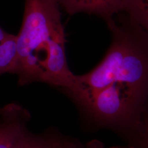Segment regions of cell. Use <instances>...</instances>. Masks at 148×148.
<instances>
[{"instance_id": "2", "label": "cell", "mask_w": 148, "mask_h": 148, "mask_svg": "<svg viewBox=\"0 0 148 148\" xmlns=\"http://www.w3.org/2000/svg\"><path fill=\"white\" fill-rule=\"evenodd\" d=\"M116 16L106 24L110 40L102 60L75 75L76 86L65 92L72 100L116 84L145 104L148 101V32L122 12Z\"/></svg>"}, {"instance_id": "7", "label": "cell", "mask_w": 148, "mask_h": 148, "mask_svg": "<svg viewBox=\"0 0 148 148\" xmlns=\"http://www.w3.org/2000/svg\"><path fill=\"white\" fill-rule=\"evenodd\" d=\"M123 140L126 148H148V101L136 125Z\"/></svg>"}, {"instance_id": "10", "label": "cell", "mask_w": 148, "mask_h": 148, "mask_svg": "<svg viewBox=\"0 0 148 148\" xmlns=\"http://www.w3.org/2000/svg\"><path fill=\"white\" fill-rule=\"evenodd\" d=\"M47 148H105L101 142L92 140L83 144L69 137H66L58 132H53L52 137Z\"/></svg>"}, {"instance_id": "6", "label": "cell", "mask_w": 148, "mask_h": 148, "mask_svg": "<svg viewBox=\"0 0 148 148\" xmlns=\"http://www.w3.org/2000/svg\"><path fill=\"white\" fill-rule=\"evenodd\" d=\"M16 56V36L5 32L0 27V75L14 73Z\"/></svg>"}, {"instance_id": "3", "label": "cell", "mask_w": 148, "mask_h": 148, "mask_svg": "<svg viewBox=\"0 0 148 148\" xmlns=\"http://www.w3.org/2000/svg\"><path fill=\"white\" fill-rule=\"evenodd\" d=\"M73 101L94 126L114 132L123 140L134 129L145 105L116 84Z\"/></svg>"}, {"instance_id": "1", "label": "cell", "mask_w": 148, "mask_h": 148, "mask_svg": "<svg viewBox=\"0 0 148 148\" xmlns=\"http://www.w3.org/2000/svg\"><path fill=\"white\" fill-rule=\"evenodd\" d=\"M66 37L57 0H25L21 29L16 36L14 73L21 86L43 82L64 92L76 86L68 66Z\"/></svg>"}, {"instance_id": "8", "label": "cell", "mask_w": 148, "mask_h": 148, "mask_svg": "<svg viewBox=\"0 0 148 148\" xmlns=\"http://www.w3.org/2000/svg\"><path fill=\"white\" fill-rule=\"evenodd\" d=\"M121 12L148 32V0H123Z\"/></svg>"}, {"instance_id": "5", "label": "cell", "mask_w": 148, "mask_h": 148, "mask_svg": "<svg viewBox=\"0 0 148 148\" xmlns=\"http://www.w3.org/2000/svg\"><path fill=\"white\" fill-rule=\"evenodd\" d=\"M70 15L86 13L101 18L107 24L121 13L123 0H57Z\"/></svg>"}, {"instance_id": "9", "label": "cell", "mask_w": 148, "mask_h": 148, "mask_svg": "<svg viewBox=\"0 0 148 148\" xmlns=\"http://www.w3.org/2000/svg\"><path fill=\"white\" fill-rule=\"evenodd\" d=\"M53 132L34 134L28 129L23 133L15 148H47Z\"/></svg>"}, {"instance_id": "4", "label": "cell", "mask_w": 148, "mask_h": 148, "mask_svg": "<svg viewBox=\"0 0 148 148\" xmlns=\"http://www.w3.org/2000/svg\"><path fill=\"white\" fill-rule=\"evenodd\" d=\"M30 114L15 103L0 107V148H15L27 130Z\"/></svg>"}]
</instances>
